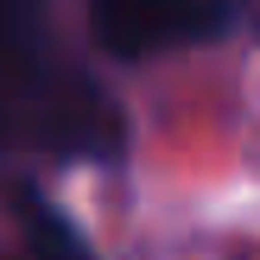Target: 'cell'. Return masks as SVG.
<instances>
[{
	"mask_svg": "<svg viewBox=\"0 0 260 260\" xmlns=\"http://www.w3.org/2000/svg\"><path fill=\"white\" fill-rule=\"evenodd\" d=\"M0 140H38L57 159H114L121 108L57 57L38 0H0Z\"/></svg>",
	"mask_w": 260,
	"mask_h": 260,
	"instance_id": "6da1fadb",
	"label": "cell"
},
{
	"mask_svg": "<svg viewBox=\"0 0 260 260\" xmlns=\"http://www.w3.org/2000/svg\"><path fill=\"white\" fill-rule=\"evenodd\" d=\"M89 19L114 57H159L222 38L241 19V0H89Z\"/></svg>",
	"mask_w": 260,
	"mask_h": 260,
	"instance_id": "7a4b0ae2",
	"label": "cell"
},
{
	"mask_svg": "<svg viewBox=\"0 0 260 260\" xmlns=\"http://www.w3.org/2000/svg\"><path fill=\"white\" fill-rule=\"evenodd\" d=\"M25 241H32V260H95L83 248V235L38 197H25Z\"/></svg>",
	"mask_w": 260,
	"mask_h": 260,
	"instance_id": "3957f363",
	"label": "cell"
}]
</instances>
